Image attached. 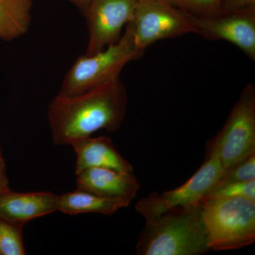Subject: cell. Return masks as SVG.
Returning <instances> with one entry per match:
<instances>
[{"instance_id": "1", "label": "cell", "mask_w": 255, "mask_h": 255, "mask_svg": "<svg viewBox=\"0 0 255 255\" xmlns=\"http://www.w3.org/2000/svg\"><path fill=\"white\" fill-rule=\"evenodd\" d=\"M128 94L120 78L74 97L57 95L48 107L52 140L70 145L97 130H118L127 114Z\"/></svg>"}, {"instance_id": "2", "label": "cell", "mask_w": 255, "mask_h": 255, "mask_svg": "<svg viewBox=\"0 0 255 255\" xmlns=\"http://www.w3.org/2000/svg\"><path fill=\"white\" fill-rule=\"evenodd\" d=\"M145 221L137 255H201L210 251L201 203L174 208Z\"/></svg>"}, {"instance_id": "3", "label": "cell", "mask_w": 255, "mask_h": 255, "mask_svg": "<svg viewBox=\"0 0 255 255\" xmlns=\"http://www.w3.org/2000/svg\"><path fill=\"white\" fill-rule=\"evenodd\" d=\"M130 23L117 43L91 55H81L65 74L58 95L74 97L120 78L128 63L139 59Z\"/></svg>"}, {"instance_id": "4", "label": "cell", "mask_w": 255, "mask_h": 255, "mask_svg": "<svg viewBox=\"0 0 255 255\" xmlns=\"http://www.w3.org/2000/svg\"><path fill=\"white\" fill-rule=\"evenodd\" d=\"M210 251L240 249L255 241V200L216 198L201 202Z\"/></svg>"}, {"instance_id": "5", "label": "cell", "mask_w": 255, "mask_h": 255, "mask_svg": "<svg viewBox=\"0 0 255 255\" xmlns=\"http://www.w3.org/2000/svg\"><path fill=\"white\" fill-rule=\"evenodd\" d=\"M209 151L214 152L225 169L255 154V87H245L226 123Z\"/></svg>"}, {"instance_id": "6", "label": "cell", "mask_w": 255, "mask_h": 255, "mask_svg": "<svg viewBox=\"0 0 255 255\" xmlns=\"http://www.w3.org/2000/svg\"><path fill=\"white\" fill-rule=\"evenodd\" d=\"M130 24L135 48L142 55L155 42L196 33L185 11L167 0H137Z\"/></svg>"}, {"instance_id": "7", "label": "cell", "mask_w": 255, "mask_h": 255, "mask_svg": "<svg viewBox=\"0 0 255 255\" xmlns=\"http://www.w3.org/2000/svg\"><path fill=\"white\" fill-rule=\"evenodd\" d=\"M224 172L223 164L214 152L209 151L206 160L194 175L180 187L164 191L152 192L140 199L135 210L145 219L155 217L174 208L201 204Z\"/></svg>"}, {"instance_id": "8", "label": "cell", "mask_w": 255, "mask_h": 255, "mask_svg": "<svg viewBox=\"0 0 255 255\" xmlns=\"http://www.w3.org/2000/svg\"><path fill=\"white\" fill-rule=\"evenodd\" d=\"M137 0H92L83 15L88 28L85 55L102 51L117 43L133 17Z\"/></svg>"}, {"instance_id": "9", "label": "cell", "mask_w": 255, "mask_h": 255, "mask_svg": "<svg viewBox=\"0 0 255 255\" xmlns=\"http://www.w3.org/2000/svg\"><path fill=\"white\" fill-rule=\"evenodd\" d=\"M186 14L195 33L210 41L230 42L255 61V6L213 17H198Z\"/></svg>"}, {"instance_id": "10", "label": "cell", "mask_w": 255, "mask_h": 255, "mask_svg": "<svg viewBox=\"0 0 255 255\" xmlns=\"http://www.w3.org/2000/svg\"><path fill=\"white\" fill-rule=\"evenodd\" d=\"M76 175L77 189L130 204L140 189L132 172L95 167L85 169Z\"/></svg>"}, {"instance_id": "11", "label": "cell", "mask_w": 255, "mask_h": 255, "mask_svg": "<svg viewBox=\"0 0 255 255\" xmlns=\"http://www.w3.org/2000/svg\"><path fill=\"white\" fill-rule=\"evenodd\" d=\"M58 211V195L50 191L0 192V217L11 222L28 221Z\"/></svg>"}, {"instance_id": "12", "label": "cell", "mask_w": 255, "mask_h": 255, "mask_svg": "<svg viewBox=\"0 0 255 255\" xmlns=\"http://www.w3.org/2000/svg\"><path fill=\"white\" fill-rule=\"evenodd\" d=\"M77 155L75 173L89 168H109L124 172H133L131 164L114 147L110 137H84L70 144Z\"/></svg>"}, {"instance_id": "13", "label": "cell", "mask_w": 255, "mask_h": 255, "mask_svg": "<svg viewBox=\"0 0 255 255\" xmlns=\"http://www.w3.org/2000/svg\"><path fill=\"white\" fill-rule=\"evenodd\" d=\"M129 205L127 201L103 197L79 189L58 196V211L68 215H112Z\"/></svg>"}, {"instance_id": "14", "label": "cell", "mask_w": 255, "mask_h": 255, "mask_svg": "<svg viewBox=\"0 0 255 255\" xmlns=\"http://www.w3.org/2000/svg\"><path fill=\"white\" fill-rule=\"evenodd\" d=\"M33 0H0V40L24 36L31 23Z\"/></svg>"}, {"instance_id": "15", "label": "cell", "mask_w": 255, "mask_h": 255, "mask_svg": "<svg viewBox=\"0 0 255 255\" xmlns=\"http://www.w3.org/2000/svg\"><path fill=\"white\" fill-rule=\"evenodd\" d=\"M24 226L0 217V255H26L23 237Z\"/></svg>"}, {"instance_id": "16", "label": "cell", "mask_w": 255, "mask_h": 255, "mask_svg": "<svg viewBox=\"0 0 255 255\" xmlns=\"http://www.w3.org/2000/svg\"><path fill=\"white\" fill-rule=\"evenodd\" d=\"M178 9L198 17L221 14V0H167Z\"/></svg>"}, {"instance_id": "17", "label": "cell", "mask_w": 255, "mask_h": 255, "mask_svg": "<svg viewBox=\"0 0 255 255\" xmlns=\"http://www.w3.org/2000/svg\"><path fill=\"white\" fill-rule=\"evenodd\" d=\"M244 197L255 200V179L228 183L214 188L203 200L216 198Z\"/></svg>"}, {"instance_id": "18", "label": "cell", "mask_w": 255, "mask_h": 255, "mask_svg": "<svg viewBox=\"0 0 255 255\" xmlns=\"http://www.w3.org/2000/svg\"><path fill=\"white\" fill-rule=\"evenodd\" d=\"M253 179H255V154L225 169L216 187L228 183L246 182Z\"/></svg>"}, {"instance_id": "19", "label": "cell", "mask_w": 255, "mask_h": 255, "mask_svg": "<svg viewBox=\"0 0 255 255\" xmlns=\"http://www.w3.org/2000/svg\"><path fill=\"white\" fill-rule=\"evenodd\" d=\"M255 6V0H221V12L228 14Z\"/></svg>"}, {"instance_id": "20", "label": "cell", "mask_w": 255, "mask_h": 255, "mask_svg": "<svg viewBox=\"0 0 255 255\" xmlns=\"http://www.w3.org/2000/svg\"><path fill=\"white\" fill-rule=\"evenodd\" d=\"M9 183L6 175V164H5L1 147H0V192L9 190Z\"/></svg>"}, {"instance_id": "21", "label": "cell", "mask_w": 255, "mask_h": 255, "mask_svg": "<svg viewBox=\"0 0 255 255\" xmlns=\"http://www.w3.org/2000/svg\"><path fill=\"white\" fill-rule=\"evenodd\" d=\"M68 1L73 4L81 12V14H83L92 0H68Z\"/></svg>"}]
</instances>
